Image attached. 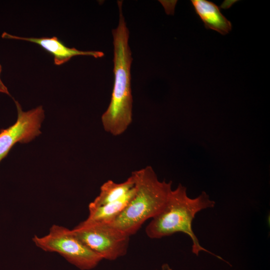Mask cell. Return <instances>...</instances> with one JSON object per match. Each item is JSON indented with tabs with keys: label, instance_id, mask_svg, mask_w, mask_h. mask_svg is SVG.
I'll return each instance as SVG.
<instances>
[{
	"label": "cell",
	"instance_id": "obj_7",
	"mask_svg": "<svg viewBox=\"0 0 270 270\" xmlns=\"http://www.w3.org/2000/svg\"><path fill=\"white\" fill-rule=\"evenodd\" d=\"M4 38L14 39L30 42L40 46L54 56V64L61 65L68 61L72 57L76 56H92L95 58H101L104 56L100 51H82L75 48H70L65 46L56 37L52 38H25L2 33Z\"/></svg>",
	"mask_w": 270,
	"mask_h": 270
},
{
	"label": "cell",
	"instance_id": "obj_6",
	"mask_svg": "<svg viewBox=\"0 0 270 270\" xmlns=\"http://www.w3.org/2000/svg\"><path fill=\"white\" fill-rule=\"evenodd\" d=\"M14 102L18 112L16 121L0 130V162L16 143H28L41 133L40 128L44 116L42 107L24 112L20 103Z\"/></svg>",
	"mask_w": 270,
	"mask_h": 270
},
{
	"label": "cell",
	"instance_id": "obj_10",
	"mask_svg": "<svg viewBox=\"0 0 270 270\" xmlns=\"http://www.w3.org/2000/svg\"><path fill=\"white\" fill-rule=\"evenodd\" d=\"M134 185V180L132 174L126 180L121 183H116L112 180L106 181L101 186L99 194L89 204L88 208L100 206L122 198Z\"/></svg>",
	"mask_w": 270,
	"mask_h": 270
},
{
	"label": "cell",
	"instance_id": "obj_2",
	"mask_svg": "<svg viewBox=\"0 0 270 270\" xmlns=\"http://www.w3.org/2000/svg\"><path fill=\"white\" fill-rule=\"evenodd\" d=\"M215 202L205 192H202L195 198H190L187 195L186 188L180 184L172 190L162 211L152 218L146 228V233L150 238L158 239L182 232L190 238L193 254L198 256L200 251H204L230 265L220 256L202 247L192 230V221L196 214L202 210L213 208Z\"/></svg>",
	"mask_w": 270,
	"mask_h": 270
},
{
	"label": "cell",
	"instance_id": "obj_8",
	"mask_svg": "<svg viewBox=\"0 0 270 270\" xmlns=\"http://www.w3.org/2000/svg\"><path fill=\"white\" fill-rule=\"evenodd\" d=\"M196 13L207 29L214 30L225 35L232 30V24L221 12L219 7L206 0H192Z\"/></svg>",
	"mask_w": 270,
	"mask_h": 270
},
{
	"label": "cell",
	"instance_id": "obj_4",
	"mask_svg": "<svg viewBox=\"0 0 270 270\" xmlns=\"http://www.w3.org/2000/svg\"><path fill=\"white\" fill-rule=\"evenodd\" d=\"M34 244L43 250L55 252L82 270L95 268L102 260L90 250L72 232L62 226L54 224L43 236H34Z\"/></svg>",
	"mask_w": 270,
	"mask_h": 270
},
{
	"label": "cell",
	"instance_id": "obj_3",
	"mask_svg": "<svg viewBox=\"0 0 270 270\" xmlns=\"http://www.w3.org/2000/svg\"><path fill=\"white\" fill-rule=\"evenodd\" d=\"M132 174L134 194L120 214L108 224L130 236L147 220L162 211L172 190V181L159 180L151 166L134 171Z\"/></svg>",
	"mask_w": 270,
	"mask_h": 270
},
{
	"label": "cell",
	"instance_id": "obj_1",
	"mask_svg": "<svg viewBox=\"0 0 270 270\" xmlns=\"http://www.w3.org/2000/svg\"><path fill=\"white\" fill-rule=\"evenodd\" d=\"M118 4L120 12L118 24L112 30L114 84L110 103L101 118L104 130L114 136L124 132L132 120L130 72L132 58L128 43L129 31L122 12V1H118Z\"/></svg>",
	"mask_w": 270,
	"mask_h": 270
},
{
	"label": "cell",
	"instance_id": "obj_9",
	"mask_svg": "<svg viewBox=\"0 0 270 270\" xmlns=\"http://www.w3.org/2000/svg\"><path fill=\"white\" fill-rule=\"evenodd\" d=\"M135 192V188L122 198L94 208H88L89 215L84 220L88 223L109 224L124 210Z\"/></svg>",
	"mask_w": 270,
	"mask_h": 270
},
{
	"label": "cell",
	"instance_id": "obj_5",
	"mask_svg": "<svg viewBox=\"0 0 270 270\" xmlns=\"http://www.w3.org/2000/svg\"><path fill=\"white\" fill-rule=\"evenodd\" d=\"M71 230L88 248L102 259L114 260L127 252L130 236L108 224L83 221Z\"/></svg>",
	"mask_w": 270,
	"mask_h": 270
},
{
	"label": "cell",
	"instance_id": "obj_11",
	"mask_svg": "<svg viewBox=\"0 0 270 270\" xmlns=\"http://www.w3.org/2000/svg\"><path fill=\"white\" fill-rule=\"evenodd\" d=\"M2 71V66L1 64H0V93H4L6 94H8V96H10L8 88L6 86L4 85V84L2 82L1 78H0V74Z\"/></svg>",
	"mask_w": 270,
	"mask_h": 270
},
{
	"label": "cell",
	"instance_id": "obj_12",
	"mask_svg": "<svg viewBox=\"0 0 270 270\" xmlns=\"http://www.w3.org/2000/svg\"><path fill=\"white\" fill-rule=\"evenodd\" d=\"M162 270H172L168 264H164Z\"/></svg>",
	"mask_w": 270,
	"mask_h": 270
}]
</instances>
